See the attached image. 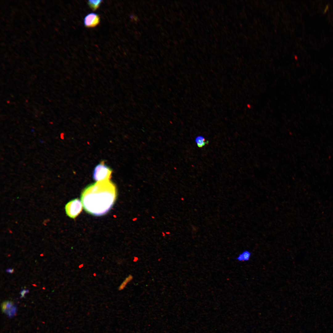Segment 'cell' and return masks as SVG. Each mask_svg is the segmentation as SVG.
I'll use <instances>...</instances> for the list:
<instances>
[{
	"instance_id": "cell-1",
	"label": "cell",
	"mask_w": 333,
	"mask_h": 333,
	"mask_svg": "<svg viewBox=\"0 0 333 333\" xmlns=\"http://www.w3.org/2000/svg\"><path fill=\"white\" fill-rule=\"evenodd\" d=\"M117 196L115 185L110 180L97 182L87 186L81 193L84 210L97 216L104 215L111 209Z\"/></svg>"
},
{
	"instance_id": "cell-2",
	"label": "cell",
	"mask_w": 333,
	"mask_h": 333,
	"mask_svg": "<svg viewBox=\"0 0 333 333\" xmlns=\"http://www.w3.org/2000/svg\"><path fill=\"white\" fill-rule=\"evenodd\" d=\"M112 171L106 165L104 161H101L95 167L93 173V179L97 182L110 180Z\"/></svg>"
},
{
	"instance_id": "cell-3",
	"label": "cell",
	"mask_w": 333,
	"mask_h": 333,
	"mask_svg": "<svg viewBox=\"0 0 333 333\" xmlns=\"http://www.w3.org/2000/svg\"><path fill=\"white\" fill-rule=\"evenodd\" d=\"M82 206V202L78 199H76L70 201L65 206L67 215L71 218H75L81 212Z\"/></svg>"
},
{
	"instance_id": "cell-4",
	"label": "cell",
	"mask_w": 333,
	"mask_h": 333,
	"mask_svg": "<svg viewBox=\"0 0 333 333\" xmlns=\"http://www.w3.org/2000/svg\"><path fill=\"white\" fill-rule=\"evenodd\" d=\"M1 307L2 312L9 318L14 317L16 314L17 308L12 301L7 300L3 302Z\"/></svg>"
},
{
	"instance_id": "cell-5",
	"label": "cell",
	"mask_w": 333,
	"mask_h": 333,
	"mask_svg": "<svg viewBox=\"0 0 333 333\" xmlns=\"http://www.w3.org/2000/svg\"><path fill=\"white\" fill-rule=\"evenodd\" d=\"M100 23V17L97 14L92 13L87 14L84 19V26L88 28L96 27Z\"/></svg>"
},
{
	"instance_id": "cell-6",
	"label": "cell",
	"mask_w": 333,
	"mask_h": 333,
	"mask_svg": "<svg viewBox=\"0 0 333 333\" xmlns=\"http://www.w3.org/2000/svg\"><path fill=\"white\" fill-rule=\"evenodd\" d=\"M252 255V253L247 250L243 251L236 257V260L239 261H249Z\"/></svg>"
},
{
	"instance_id": "cell-7",
	"label": "cell",
	"mask_w": 333,
	"mask_h": 333,
	"mask_svg": "<svg viewBox=\"0 0 333 333\" xmlns=\"http://www.w3.org/2000/svg\"><path fill=\"white\" fill-rule=\"evenodd\" d=\"M195 141L198 147L200 148L203 147L209 143L208 141H206L205 138L201 136L197 137L195 138Z\"/></svg>"
},
{
	"instance_id": "cell-8",
	"label": "cell",
	"mask_w": 333,
	"mask_h": 333,
	"mask_svg": "<svg viewBox=\"0 0 333 333\" xmlns=\"http://www.w3.org/2000/svg\"><path fill=\"white\" fill-rule=\"evenodd\" d=\"M102 2V0H88L87 3L89 7L93 11H95L99 8Z\"/></svg>"
},
{
	"instance_id": "cell-9",
	"label": "cell",
	"mask_w": 333,
	"mask_h": 333,
	"mask_svg": "<svg viewBox=\"0 0 333 333\" xmlns=\"http://www.w3.org/2000/svg\"><path fill=\"white\" fill-rule=\"evenodd\" d=\"M133 279V276L131 274L129 275L123 281L118 288L119 290H121L124 289L127 284Z\"/></svg>"
},
{
	"instance_id": "cell-10",
	"label": "cell",
	"mask_w": 333,
	"mask_h": 333,
	"mask_svg": "<svg viewBox=\"0 0 333 333\" xmlns=\"http://www.w3.org/2000/svg\"><path fill=\"white\" fill-rule=\"evenodd\" d=\"M29 292V290L28 289H23L21 290L20 292V298H24L25 297V295Z\"/></svg>"
},
{
	"instance_id": "cell-11",
	"label": "cell",
	"mask_w": 333,
	"mask_h": 333,
	"mask_svg": "<svg viewBox=\"0 0 333 333\" xmlns=\"http://www.w3.org/2000/svg\"><path fill=\"white\" fill-rule=\"evenodd\" d=\"M6 272L10 273H12L14 272V270L13 268H8L6 270Z\"/></svg>"
},
{
	"instance_id": "cell-12",
	"label": "cell",
	"mask_w": 333,
	"mask_h": 333,
	"mask_svg": "<svg viewBox=\"0 0 333 333\" xmlns=\"http://www.w3.org/2000/svg\"><path fill=\"white\" fill-rule=\"evenodd\" d=\"M328 7H329V5H327L326 6V8H325V9L324 10V13H325V12H326L327 10V9H328Z\"/></svg>"
},
{
	"instance_id": "cell-13",
	"label": "cell",
	"mask_w": 333,
	"mask_h": 333,
	"mask_svg": "<svg viewBox=\"0 0 333 333\" xmlns=\"http://www.w3.org/2000/svg\"><path fill=\"white\" fill-rule=\"evenodd\" d=\"M83 266V264H81L79 266V268H81Z\"/></svg>"
},
{
	"instance_id": "cell-14",
	"label": "cell",
	"mask_w": 333,
	"mask_h": 333,
	"mask_svg": "<svg viewBox=\"0 0 333 333\" xmlns=\"http://www.w3.org/2000/svg\"><path fill=\"white\" fill-rule=\"evenodd\" d=\"M93 275H94L95 276H96V274L95 273H94L93 274Z\"/></svg>"
}]
</instances>
